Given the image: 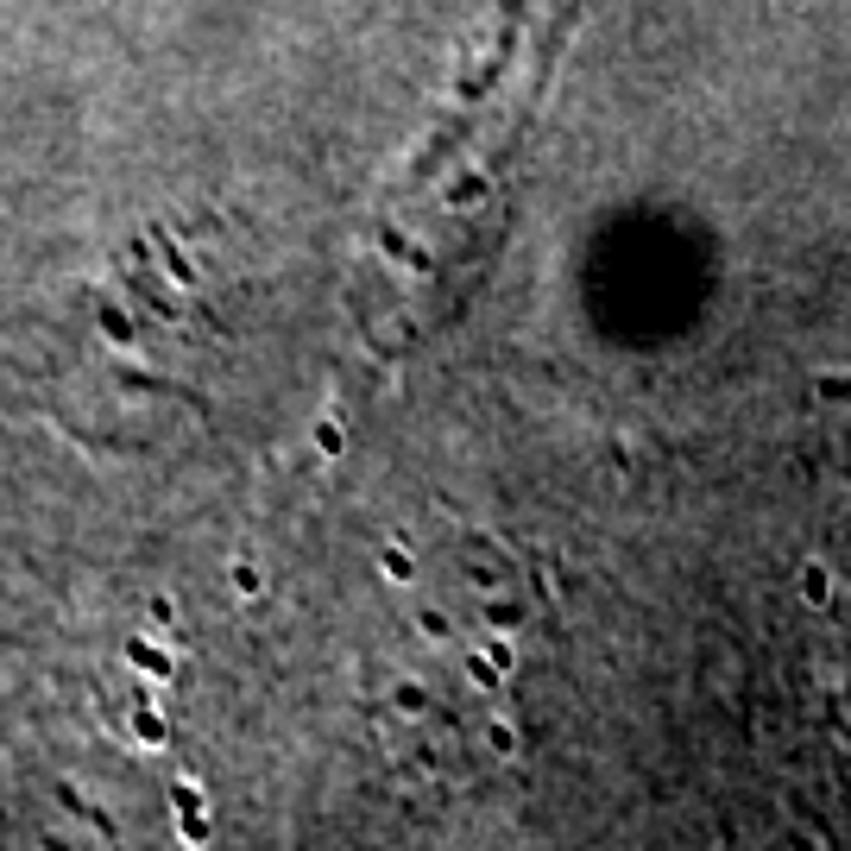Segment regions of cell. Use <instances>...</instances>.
I'll list each match as a JSON object with an SVG mask.
<instances>
[{"label":"cell","instance_id":"6da1fadb","mask_svg":"<svg viewBox=\"0 0 851 851\" xmlns=\"http://www.w3.org/2000/svg\"><path fill=\"white\" fill-rule=\"evenodd\" d=\"M385 568H392V580H417V575H410V561H404L398 549H385Z\"/></svg>","mask_w":851,"mask_h":851}]
</instances>
